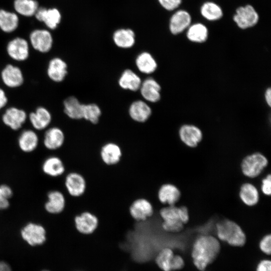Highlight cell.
<instances>
[{
  "mask_svg": "<svg viewBox=\"0 0 271 271\" xmlns=\"http://www.w3.org/2000/svg\"><path fill=\"white\" fill-rule=\"evenodd\" d=\"M135 37L134 32L130 29H118L112 36L115 45L122 49L131 48L135 44Z\"/></svg>",
  "mask_w": 271,
  "mask_h": 271,
  "instance_id": "28",
  "label": "cell"
},
{
  "mask_svg": "<svg viewBox=\"0 0 271 271\" xmlns=\"http://www.w3.org/2000/svg\"><path fill=\"white\" fill-rule=\"evenodd\" d=\"M7 51L9 56L16 61L26 60L29 55L28 43L22 38H16L10 41Z\"/></svg>",
  "mask_w": 271,
  "mask_h": 271,
  "instance_id": "14",
  "label": "cell"
},
{
  "mask_svg": "<svg viewBox=\"0 0 271 271\" xmlns=\"http://www.w3.org/2000/svg\"><path fill=\"white\" fill-rule=\"evenodd\" d=\"M47 75L52 81L60 82L64 80L67 74V64L62 59L56 57L48 64Z\"/></svg>",
  "mask_w": 271,
  "mask_h": 271,
  "instance_id": "23",
  "label": "cell"
},
{
  "mask_svg": "<svg viewBox=\"0 0 271 271\" xmlns=\"http://www.w3.org/2000/svg\"><path fill=\"white\" fill-rule=\"evenodd\" d=\"M42 169L47 175L54 178L62 177L65 175L66 167L61 158L53 156L47 158L43 163Z\"/></svg>",
  "mask_w": 271,
  "mask_h": 271,
  "instance_id": "19",
  "label": "cell"
},
{
  "mask_svg": "<svg viewBox=\"0 0 271 271\" xmlns=\"http://www.w3.org/2000/svg\"><path fill=\"white\" fill-rule=\"evenodd\" d=\"M30 39L32 47L37 51L46 53L49 52L53 45V38L47 30L38 29L30 34Z\"/></svg>",
  "mask_w": 271,
  "mask_h": 271,
  "instance_id": "11",
  "label": "cell"
},
{
  "mask_svg": "<svg viewBox=\"0 0 271 271\" xmlns=\"http://www.w3.org/2000/svg\"><path fill=\"white\" fill-rule=\"evenodd\" d=\"M97 216L89 211H83L74 217V224L76 230L84 235L93 233L98 225Z\"/></svg>",
  "mask_w": 271,
  "mask_h": 271,
  "instance_id": "8",
  "label": "cell"
},
{
  "mask_svg": "<svg viewBox=\"0 0 271 271\" xmlns=\"http://www.w3.org/2000/svg\"><path fill=\"white\" fill-rule=\"evenodd\" d=\"M268 165L267 158L262 154L256 152L247 155L242 161V174L250 178L259 175Z\"/></svg>",
  "mask_w": 271,
  "mask_h": 271,
  "instance_id": "4",
  "label": "cell"
},
{
  "mask_svg": "<svg viewBox=\"0 0 271 271\" xmlns=\"http://www.w3.org/2000/svg\"><path fill=\"white\" fill-rule=\"evenodd\" d=\"M47 198V201L44 205L47 212L51 214L59 215L64 211L66 205V199L62 191L51 190L48 193Z\"/></svg>",
  "mask_w": 271,
  "mask_h": 271,
  "instance_id": "12",
  "label": "cell"
},
{
  "mask_svg": "<svg viewBox=\"0 0 271 271\" xmlns=\"http://www.w3.org/2000/svg\"><path fill=\"white\" fill-rule=\"evenodd\" d=\"M35 16L36 19L43 22L50 29H56L61 20V15L56 8H39Z\"/></svg>",
  "mask_w": 271,
  "mask_h": 271,
  "instance_id": "20",
  "label": "cell"
},
{
  "mask_svg": "<svg viewBox=\"0 0 271 271\" xmlns=\"http://www.w3.org/2000/svg\"><path fill=\"white\" fill-rule=\"evenodd\" d=\"M64 185L68 194L73 197L82 196L86 189L85 178L76 172H70L65 174Z\"/></svg>",
  "mask_w": 271,
  "mask_h": 271,
  "instance_id": "7",
  "label": "cell"
},
{
  "mask_svg": "<svg viewBox=\"0 0 271 271\" xmlns=\"http://www.w3.org/2000/svg\"><path fill=\"white\" fill-rule=\"evenodd\" d=\"M220 249V243L216 237L208 235L199 236L195 241L192 251L195 265L199 270H204L214 260Z\"/></svg>",
  "mask_w": 271,
  "mask_h": 271,
  "instance_id": "1",
  "label": "cell"
},
{
  "mask_svg": "<svg viewBox=\"0 0 271 271\" xmlns=\"http://www.w3.org/2000/svg\"><path fill=\"white\" fill-rule=\"evenodd\" d=\"M233 19L239 28L246 29L255 26L258 23L259 16L251 5H247L236 10Z\"/></svg>",
  "mask_w": 271,
  "mask_h": 271,
  "instance_id": "5",
  "label": "cell"
},
{
  "mask_svg": "<svg viewBox=\"0 0 271 271\" xmlns=\"http://www.w3.org/2000/svg\"><path fill=\"white\" fill-rule=\"evenodd\" d=\"M30 121L34 128L42 130L46 128L51 121L52 116L49 110L42 106L38 107L29 115Z\"/></svg>",
  "mask_w": 271,
  "mask_h": 271,
  "instance_id": "26",
  "label": "cell"
},
{
  "mask_svg": "<svg viewBox=\"0 0 271 271\" xmlns=\"http://www.w3.org/2000/svg\"><path fill=\"white\" fill-rule=\"evenodd\" d=\"M180 218L182 223L185 224L189 220V214L188 208L186 206L179 207Z\"/></svg>",
  "mask_w": 271,
  "mask_h": 271,
  "instance_id": "43",
  "label": "cell"
},
{
  "mask_svg": "<svg viewBox=\"0 0 271 271\" xmlns=\"http://www.w3.org/2000/svg\"><path fill=\"white\" fill-rule=\"evenodd\" d=\"M142 82L140 76L129 69L122 72L118 81V85L122 89L131 91L139 90Z\"/></svg>",
  "mask_w": 271,
  "mask_h": 271,
  "instance_id": "25",
  "label": "cell"
},
{
  "mask_svg": "<svg viewBox=\"0 0 271 271\" xmlns=\"http://www.w3.org/2000/svg\"><path fill=\"white\" fill-rule=\"evenodd\" d=\"M208 36V29L203 24H194L188 28L187 37L189 41L192 42L203 43L207 40Z\"/></svg>",
  "mask_w": 271,
  "mask_h": 271,
  "instance_id": "32",
  "label": "cell"
},
{
  "mask_svg": "<svg viewBox=\"0 0 271 271\" xmlns=\"http://www.w3.org/2000/svg\"><path fill=\"white\" fill-rule=\"evenodd\" d=\"M19 25V18L14 13L0 10V28L5 32L15 31Z\"/></svg>",
  "mask_w": 271,
  "mask_h": 271,
  "instance_id": "33",
  "label": "cell"
},
{
  "mask_svg": "<svg viewBox=\"0 0 271 271\" xmlns=\"http://www.w3.org/2000/svg\"><path fill=\"white\" fill-rule=\"evenodd\" d=\"M0 271H12V270L8 264L0 261Z\"/></svg>",
  "mask_w": 271,
  "mask_h": 271,
  "instance_id": "47",
  "label": "cell"
},
{
  "mask_svg": "<svg viewBox=\"0 0 271 271\" xmlns=\"http://www.w3.org/2000/svg\"><path fill=\"white\" fill-rule=\"evenodd\" d=\"M129 212L134 220L142 221L151 217L155 211L150 201L144 198H140L131 203L129 207Z\"/></svg>",
  "mask_w": 271,
  "mask_h": 271,
  "instance_id": "9",
  "label": "cell"
},
{
  "mask_svg": "<svg viewBox=\"0 0 271 271\" xmlns=\"http://www.w3.org/2000/svg\"><path fill=\"white\" fill-rule=\"evenodd\" d=\"M135 64L139 71L145 74L154 73L158 68L156 59L148 52L140 53L136 58Z\"/></svg>",
  "mask_w": 271,
  "mask_h": 271,
  "instance_id": "27",
  "label": "cell"
},
{
  "mask_svg": "<svg viewBox=\"0 0 271 271\" xmlns=\"http://www.w3.org/2000/svg\"><path fill=\"white\" fill-rule=\"evenodd\" d=\"M239 196L241 201L248 206L255 205L259 199L257 189L249 183H244L241 186Z\"/></svg>",
  "mask_w": 271,
  "mask_h": 271,
  "instance_id": "30",
  "label": "cell"
},
{
  "mask_svg": "<svg viewBox=\"0 0 271 271\" xmlns=\"http://www.w3.org/2000/svg\"><path fill=\"white\" fill-rule=\"evenodd\" d=\"M1 77L4 83L10 88L19 87L24 81L21 70L18 67L12 64L7 65L3 69Z\"/></svg>",
  "mask_w": 271,
  "mask_h": 271,
  "instance_id": "22",
  "label": "cell"
},
{
  "mask_svg": "<svg viewBox=\"0 0 271 271\" xmlns=\"http://www.w3.org/2000/svg\"><path fill=\"white\" fill-rule=\"evenodd\" d=\"M184 262L179 255H174L171 265V270H179L183 268Z\"/></svg>",
  "mask_w": 271,
  "mask_h": 271,
  "instance_id": "42",
  "label": "cell"
},
{
  "mask_svg": "<svg viewBox=\"0 0 271 271\" xmlns=\"http://www.w3.org/2000/svg\"><path fill=\"white\" fill-rule=\"evenodd\" d=\"M27 118L26 112L15 107L8 108L2 117L3 122L13 130L20 128Z\"/></svg>",
  "mask_w": 271,
  "mask_h": 271,
  "instance_id": "17",
  "label": "cell"
},
{
  "mask_svg": "<svg viewBox=\"0 0 271 271\" xmlns=\"http://www.w3.org/2000/svg\"><path fill=\"white\" fill-rule=\"evenodd\" d=\"M161 87L153 78H148L142 81L139 90L143 98L152 103L158 102L161 97Z\"/></svg>",
  "mask_w": 271,
  "mask_h": 271,
  "instance_id": "15",
  "label": "cell"
},
{
  "mask_svg": "<svg viewBox=\"0 0 271 271\" xmlns=\"http://www.w3.org/2000/svg\"><path fill=\"white\" fill-rule=\"evenodd\" d=\"M256 271H271V262L268 260L261 261L257 265Z\"/></svg>",
  "mask_w": 271,
  "mask_h": 271,
  "instance_id": "44",
  "label": "cell"
},
{
  "mask_svg": "<svg viewBox=\"0 0 271 271\" xmlns=\"http://www.w3.org/2000/svg\"><path fill=\"white\" fill-rule=\"evenodd\" d=\"M65 140V134L62 130L57 127H53L45 132L43 143L47 149L56 150L63 146Z\"/></svg>",
  "mask_w": 271,
  "mask_h": 271,
  "instance_id": "24",
  "label": "cell"
},
{
  "mask_svg": "<svg viewBox=\"0 0 271 271\" xmlns=\"http://www.w3.org/2000/svg\"><path fill=\"white\" fill-rule=\"evenodd\" d=\"M13 194V190L9 185H0V210L6 209L10 206L9 201Z\"/></svg>",
  "mask_w": 271,
  "mask_h": 271,
  "instance_id": "38",
  "label": "cell"
},
{
  "mask_svg": "<svg viewBox=\"0 0 271 271\" xmlns=\"http://www.w3.org/2000/svg\"><path fill=\"white\" fill-rule=\"evenodd\" d=\"M101 115L99 106L95 103L83 104V118L93 124H96Z\"/></svg>",
  "mask_w": 271,
  "mask_h": 271,
  "instance_id": "37",
  "label": "cell"
},
{
  "mask_svg": "<svg viewBox=\"0 0 271 271\" xmlns=\"http://www.w3.org/2000/svg\"><path fill=\"white\" fill-rule=\"evenodd\" d=\"M264 99L267 105L270 107L271 106V88L268 87L264 92Z\"/></svg>",
  "mask_w": 271,
  "mask_h": 271,
  "instance_id": "46",
  "label": "cell"
},
{
  "mask_svg": "<svg viewBox=\"0 0 271 271\" xmlns=\"http://www.w3.org/2000/svg\"><path fill=\"white\" fill-rule=\"evenodd\" d=\"M152 113L151 107L142 100L133 101L128 108L130 118L138 122H145L150 117Z\"/></svg>",
  "mask_w": 271,
  "mask_h": 271,
  "instance_id": "18",
  "label": "cell"
},
{
  "mask_svg": "<svg viewBox=\"0 0 271 271\" xmlns=\"http://www.w3.org/2000/svg\"><path fill=\"white\" fill-rule=\"evenodd\" d=\"M23 239L29 245L36 246L43 244L46 240V231L41 224L29 222L21 231Z\"/></svg>",
  "mask_w": 271,
  "mask_h": 271,
  "instance_id": "6",
  "label": "cell"
},
{
  "mask_svg": "<svg viewBox=\"0 0 271 271\" xmlns=\"http://www.w3.org/2000/svg\"><path fill=\"white\" fill-rule=\"evenodd\" d=\"M260 250L266 254L269 255L271 252V236L265 235L260 241L259 244Z\"/></svg>",
  "mask_w": 271,
  "mask_h": 271,
  "instance_id": "39",
  "label": "cell"
},
{
  "mask_svg": "<svg viewBox=\"0 0 271 271\" xmlns=\"http://www.w3.org/2000/svg\"><path fill=\"white\" fill-rule=\"evenodd\" d=\"M157 197L164 205H175L181 197V192L177 187L170 183L162 184L158 189Z\"/></svg>",
  "mask_w": 271,
  "mask_h": 271,
  "instance_id": "13",
  "label": "cell"
},
{
  "mask_svg": "<svg viewBox=\"0 0 271 271\" xmlns=\"http://www.w3.org/2000/svg\"><path fill=\"white\" fill-rule=\"evenodd\" d=\"M191 22V16L185 10H179L171 17L169 23V29L173 35H177L187 29Z\"/></svg>",
  "mask_w": 271,
  "mask_h": 271,
  "instance_id": "21",
  "label": "cell"
},
{
  "mask_svg": "<svg viewBox=\"0 0 271 271\" xmlns=\"http://www.w3.org/2000/svg\"><path fill=\"white\" fill-rule=\"evenodd\" d=\"M218 238L230 245L242 246L246 242V235L241 227L235 222L226 219L216 225Z\"/></svg>",
  "mask_w": 271,
  "mask_h": 271,
  "instance_id": "2",
  "label": "cell"
},
{
  "mask_svg": "<svg viewBox=\"0 0 271 271\" xmlns=\"http://www.w3.org/2000/svg\"><path fill=\"white\" fill-rule=\"evenodd\" d=\"M202 16L209 21H216L223 16L221 8L217 4L208 2L202 5L200 9Z\"/></svg>",
  "mask_w": 271,
  "mask_h": 271,
  "instance_id": "35",
  "label": "cell"
},
{
  "mask_svg": "<svg viewBox=\"0 0 271 271\" xmlns=\"http://www.w3.org/2000/svg\"><path fill=\"white\" fill-rule=\"evenodd\" d=\"M261 190L266 196H270L271 194V175L268 174L261 181Z\"/></svg>",
  "mask_w": 271,
  "mask_h": 271,
  "instance_id": "41",
  "label": "cell"
},
{
  "mask_svg": "<svg viewBox=\"0 0 271 271\" xmlns=\"http://www.w3.org/2000/svg\"><path fill=\"white\" fill-rule=\"evenodd\" d=\"M8 102V98L5 91L0 88V109L4 107Z\"/></svg>",
  "mask_w": 271,
  "mask_h": 271,
  "instance_id": "45",
  "label": "cell"
},
{
  "mask_svg": "<svg viewBox=\"0 0 271 271\" xmlns=\"http://www.w3.org/2000/svg\"><path fill=\"white\" fill-rule=\"evenodd\" d=\"M39 138L36 133L30 129L23 131L19 136L18 145L24 152L31 153L38 147Z\"/></svg>",
  "mask_w": 271,
  "mask_h": 271,
  "instance_id": "29",
  "label": "cell"
},
{
  "mask_svg": "<svg viewBox=\"0 0 271 271\" xmlns=\"http://www.w3.org/2000/svg\"><path fill=\"white\" fill-rule=\"evenodd\" d=\"M100 156L105 164L108 166L114 165L119 162L122 156V150L117 143L108 142L101 146Z\"/></svg>",
  "mask_w": 271,
  "mask_h": 271,
  "instance_id": "16",
  "label": "cell"
},
{
  "mask_svg": "<svg viewBox=\"0 0 271 271\" xmlns=\"http://www.w3.org/2000/svg\"><path fill=\"white\" fill-rule=\"evenodd\" d=\"M14 6L18 13L26 17L35 15L39 8L35 0H15Z\"/></svg>",
  "mask_w": 271,
  "mask_h": 271,
  "instance_id": "34",
  "label": "cell"
},
{
  "mask_svg": "<svg viewBox=\"0 0 271 271\" xmlns=\"http://www.w3.org/2000/svg\"><path fill=\"white\" fill-rule=\"evenodd\" d=\"M174 254L169 247L161 249L157 254L156 262L159 267L164 271H172L171 265Z\"/></svg>",
  "mask_w": 271,
  "mask_h": 271,
  "instance_id": "36",
  "label": "cell"
},
{
  "mask_svg": "<svg viewBox=\"0 0 271 271\" xmlns=\"http://www.w3.org/2000/svg\"><path fill=\"white\" fill-rule=\"evenodd\" d=\"M161 6L168 11H173L181 4L182 0H158Z\"/></svg>",
  "mask_w": 271,
  "mask_h": 271,
  "instance_id": "40",
  "label": "cell"
},
{
  "mask_svg": "<svg viewBox=\"0 0 271 271\" xmlns=\"http://www.w3.org/2000/svg\"><path fill=\"white\" fill-rule=\"evenodd\" d=\"M83 104L75 96H69L63 102L64 111L71 119H82Z\"/></svg>",
  "mask_w": 271,
  "mask_h": 271,
  "instance_id": "31",
  "label": "cell"
},
{
  "mask_svg": "<svg viewBox=\"0 0 271 271\" xmlns=\"http://www.w3.org/2000/svg\"><path fill=\"white\" fill-rule=\"evenodd\" d=\"M179 136L181 141L189 148L196 147L203 139V133L200 128L190 124L181 126Z\"/></svg>",
  "mask_w": 271,
  "mask_h": 271,
  "instance_id": "10",
  "label": "cell"
},
{
  "mask_svg": "<svg viewBox=\"0 0 271 271\" xmlns=\"http://www.w3.org/2000/svg\"><path fill=\"white\" fill-rule=\"evenodd\" d=\"M43 271H48V270H43Z\"/></svg>",
  "mask_w": 271,
  "mask_h": 271,
  "instance_id": "48",
  "label": "cell"
},
{
  "mask_svg": "<svg viewBox=\"0 0 271 271\" xmlns=\"http://www.w3.org/2000/svg\"><path fill=\"white\" fill-rule=\"evenodd\" d=\"M158 214L162 220L161 227L165 231L176 233L183 229L184 224L180 218L179 207L164 206L159 210Z\"/></svg>",
  "mask_w": 271,
  "mask_h": 271,
  "instance_id": "3",
  "label": "cell"
}]
</instances>
